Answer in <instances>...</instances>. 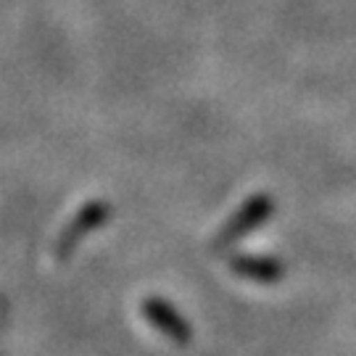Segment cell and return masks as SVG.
<instances>
[{"mask_svg":"<svg viewBox=\"0 0 356 356\" xmlns=\"http://www.w3.org/2000/svg\"><path fill=\"white\" fill-rule=\"evenodd\" d=\"M272 214V198L264 193H256L251 195L245 204L238 209V214L229 219L225 227L219 229V238H216V248H225L229 243H235L238 238H243L248 229L259 227L267 216Z\"/></svg>","mask_w":356,"mask_h":356,"instance_id":"6da1fadb","label":"cell"},{"mask_svg":"<svg viewBox=\"0 0 356 356\" xmlns=\"http://www.w3.org/2000/svg\"><path fill=\"white\" fill-rule=\"evenodd\" d=\"M108 211H111V209L106 204H101V201H92V204L82 206V209L76 211L74 219L64 227L58 243H56V256H58V259H66V256L72 254V248L88 235L90 229H95L98 225H103V222L108 219Z\"/></svg>","mask_w":356,"mask_h":356,"instance_id":"7a4b0ae2","label":"cell"},{"mask_svg":"<svg viewBox=\"0 0 356 356\" xmlns=\"http://www.w3.org/2000/svg\"><path fill=\"white\" fill-rule=\"evenodd\" d=\"M143 314L145 319L151 322L156 330L166 335L169 341H175L177 346H185L191 341V327H188V322L179 317L177 309H172V306L161 301V298H148L145 304H143Z\"/></svg>","mask_w":356,"mask_h":356,"instance_id":"3957f363","label":"cell"},{"mask_svg":"<svg viewBox=\"0 0 356 356\" xmlns=\"http://www.w3.org/2000/svg\"><path fill=\"white\" fill-rule=\"evenodd\" d=\"M232 269L245 277V280L256 282H277L282 277V264L277 259H267V256H241L232 259Z\"/></svg>","mask_w":356,"mask_h":356,"instance_id":"277c9868","label":"cell"}]
</instances>
